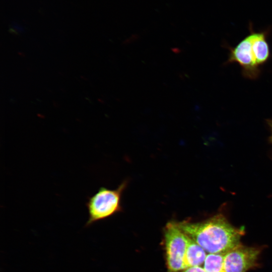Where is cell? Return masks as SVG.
Returning a JSON list of instances; mask_svg holds the SVG:
<instances>
[{
  "label": "cell",
  "mask_w": 272,
  "mask_h": 272,
  "mask_svg": "<svg viewBox=\"0 0 272 272\" xmlns=\"http://www.w3.org/2000/svg\"><path fill=\"white\" fill-rule=\"evenodd\" d=\"M167 264L170 272L184 269V259L187 245V235L177 223H167L165 230Z\"/></svg>",
  "instance_id": "obj_3"
},
{
  "label": "cell",
  "mask_w": 272,
  "mask_h": 272,
  "mask_svg": "<svg viewBox=\"0 0 272 272\" xmlns=\"http://www.w3.org/2000/svg\"><path fill=\"white\" fill-rule=\"evenodd\" d=\"M225 253H209L203 263L206 272H226L224 266Z\"/></svg>",
  "instance_id": "obj_7"
},
{
  "label": "cell",
  "mask_w": 272,
  "mask_h": 272,
  "mask_svg": "<svg viewBox=\"0 0 272 272\" xmlns=\"http://www.w3.org/2000/svg\"><path fill=\"white\" fill-rule=\"evenodd\" d=\"M207 255L206 251L187 235V245L183 263L184 269L191 267L200 266L203 264Z\"/></svg>",
  "instance_id": "obj_6"
},
{
  "label": "cell",
  "mask_w": 272,
  "mask_h": 272,
  "mask_svg": "<svg viewBox=\"0 0 272 272\" xmlns=\"http://www.w3.org/2000/svg\"><path fill=\"white\" fill-rule=\"evenodd\" d=\"M12 27L16 32L22 33L24 31V28L20 24L17 23H14Z\"/></svg>",
  "instance_id": "obj_9"
},
{
  "label": "cell",
  "mask_w": 272,
  "mask_h": 272,
  "mask_svg": "<svg viewBox=\"0 0 272 272\" xmlns=\"http://www.w3.org/2000/svg\"><path fill=\"white\" fill-rule=\"evenodd\" d=\"M183 272H206L203 267L201 266L191 267L185 269Z\"/></svg>",
  "instance_id": "obj_8"
},
{
  "label": "cell",
  "mask_w": 272,
  "mask_h": 272,
  "mask_svg": "<svg viewBox=\"0 0 272 272\" xmlns=\"http://www.w3.org/2000/svg\"><path fill=\"white\" fill-rule=\"evenodd\" d=\"M126 184L123 182L115 189L101 187L94 194L88 198L86 206L89 218L85 224L86 227L121 211V196Z\"/></svg>",
  "instance_id": "obj_2"
},
{
  "label": "cell",
  "mask_w": 272,
  "mask_h": 272,
  "mask_svg": "<svg viewBox=\"0 0 272 272\" xmlns=\"http://www.w3.org/2000/svg\"><path fill=\"white\" fill-rule=\"evenodd\" d=\"M269 125L270 126L271 128V140H272V120H269Z\"/></svg>",
  "instance_id": "obj_10"
},
{
  "label": "cell",
  "mask_w": 272,
  "mask_h": 272,
  "mask_svg": "<svg viewBox=\"0 0 272 272\" xmlns=\"http://www.w3.org/2000/svg\"><path fill=\"white\" fill-rule=\"evenodd\" d=\"M260 252L257 248L238 244L224 254L226 271L246 272L255 265Z\"/></svg>",
  "instance_id": "obj_5"
},
{
  "label": "cell",
  "mask_w": 272,
  "mask_h": 272,
  "mask_svg": "<svg viewBox=\"0 0 272 272\" xmlns=\"http://www.w3.org/2000/svg\"><path fill=\"white\" fill-rule=\"evenodd\" d=\"M229 49L230 53L227 62L238 63L245 77L251 79L257 78L260 70L256 61L251 32L237 45Z\"/></svg>",
  "instance_id": "obj_4"
},
{
  "label": "cell",
  "mask_w": 272,
  "mask_h": 272,
  "mask_svg": "<svg viewBox=\"0 0 272 272\" xmlns=\"http://www.w3.org/2000/svg\"><path fill=\"white\" fill-rule=\"evenodd\" d=\"M179 228L209 253H225L240 243L242 229L232 226L222 214L200 222H177Z\"/></svg>",
  "instance_id": "obj_1"
}]
</instances>
